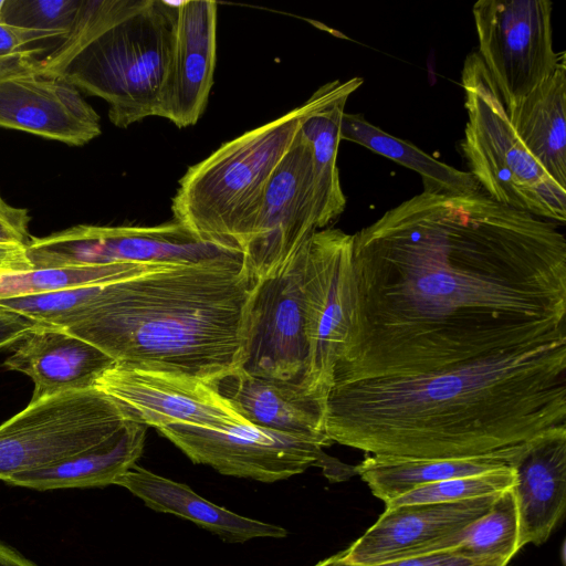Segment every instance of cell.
<instances>
[{"label": "cell", "instance_id": "obj_1", "mask_svg": "<svg viewBox=\"0 0 566 566\" xmlns=\"http://www.w3.org/2000/svg\"><path fill=\"white\" fill-rule=\"evenodd\" d=\"M353 273L333 384L566 340L564 233L482 190L422 191L387 210L353 234Z\"/></svg>", "mask_w": 566, "mask_h": 566}, {"label": "cell", "instance_id": "obj_2", "mask_svg": "<svg viewBox=\"0 0 566 566\" xmlns=\"http://www.w3.org/2000/svg\"><path fill=\"white\" fill-rule=\"evenodd\" d=\"M566 428V340L446 369L333 384L332 442L396 459H467Z\"/></svg>", "mask_w": 566, "mask_h": 566}, {"label": "cell", "instance_id": "obj_3", "mask_svg": "<svg viewBox=\"0 0 566 566\" xmlns=\"http://www.w3.org/2000/svg\"><path fill=\"white\" fill-rule=\"evenodd\" d=\"M258 281L243 256L160 268L106 283L101 308L62 329L117 364L209 382L241 364Z\"/></svg>", "mask_w": 566, "mask_h": 566}, {"label": "cell", "instance_id": "obj_4", "mask_svg": "<svg viewBox=\"0 0 566 566\" xmlns=\"http://www.w3.org/2000/svg\"><path fill=\"white\" fill-rule=\"evenodd\" d=\"M315 103L314 92L304 104L189 167L171 200L174 221L199 240L241 251L268 184Z\"/></svg>", "mask_w": 566, "mask_h": 566}, {"label": "cell", "instance_id": "obj_5", "mask_svg": "<svg viewBox=\"0 0 566 566\" xmlns=\"http://www.w3.org/2000/svg\"><path fill=\"white\" fill-rule=\"evenodd\" d=\"M177 4H145L87 43L59 78L103 98L108 118L126 128L155 116L170 62Z\"/></svg>", "mask_w": 566, "mask_h": 566}, {"label": "cell", "instance_id": "obj_6", "mask_svg": "<svg viewBox=\"0 0 566 566\" xmlns=\"http://www.w3.org/2000/svg\"><path fill=\"white\" fill-rule=\"evenodd\" d=\"M461 82L468 114L461 149L481 190L499 203L564 224L566 189L523 145L478 52L467 56Z\"/></svg>", "mask_w": 566, "mask_h": 566}, {"label": "cell", "instance_id": "obj_7", "mask_svg": "<svg viewBox=\"0 0 566 566\" xmlns=\"http://www.w3.org/2000/svg\"><path fill=\"white\" fill-rule=\"evenodd\" d=\"M132 421L96 387L56 394L0 424V480L44 469L98 448Z\"/></svg>", "mask_w": 566, "mask_h": 566}, {"label": "cell", "instance_id": "obj_8", "mask_svg": "<svg viewBox=\"0 0 566 566\" xmlns=\"http://www.w3.org/2000/svg\"><path fill=\"white\" fill-rule=\"evenodd\" d=\"M193 463L219 473L260 482H275L319 467L331 481H342L355 468L327 455L329 441L254 426L235 424L212 430L191 424H169L157 429Z\"/></svg>", "mask_w": 566, "mask_h": 566}, {"label": "cell", "instance_id": "obj_9", "mask_svg": "<svg viewBox=\"0 0 566 566\" xmlns=\"http://www.w3.org/2000/svg\"><path fill=\"white\" fill-rule=\"evenodd\" d=\"M33 269L138 263L190 265L243 256L235 248L196 238L176 221L151 226L78 224L25 245Z\"/></svg>", "mask_w": 566, "mask_h": 566}, {"label": "cell", "instance_id": "obj_10", "mask_svg": "<svg viewBox=\"0 0 566 566\" xmlns=\"http://www.w3.org/2000/svg\"><path fill=\"white\" fill-rule=\"evenodd\" d=\"M553 3L480 0L472 8L479 55L506 112L545 82L563 52L553 48Z\"/></svg>", "mask_w": 566, "mask_h": 566}, {"label": "cell", "instance_id": "obj_11", "mask_svg": "<svg viewBox=\"0 0 566 566\" xmlns=\"http://www.w3.org/2000/svg\"><path fill=\"white\" fill-rule=\"evenodd\" d=\"M307 241L273 273L259 279L250 300L245 345L238 367L252 376L306 388L310 368L304 290Z\"/></svg>", "mask_w": 566, "mask_h": 566}, {"label": "cell", "instance_id": "obj_12", "mask_svg": "<svg viewBox=\"0 0 566 566\" xmlns=\"http://www.w3.org/2000/svg\"><path fill=\"white\" fill-rule=\"evenodd\" d=\"M304 290L310 345L307 388L327 399L354 305L353 234L336 228L312 234L306 244Z\"/></svg>", "mask_w": 566, "mask_h": 566}, {"label": "cell", "instance_id": "obj_13", "mask_svg": "<svg viewBox=\"0 0 566 566\" xmlns=\"http://www.w3.org/2000/svg\"><path fill=\"white\" fill-rule=\"evenodd\" d=\"M95 387L129 420L146 427L182 423L221 430L249 423L209 382L186 374L116 364Z\"/></svg>", "mask_w": 566, "mask_h": 566}, {"label": "cell", "instance_id": "obj_14", "mask_svg": "<svg viewBox=\"0 0 566 566\" xmlns=\"http://www.w3.org/2000/svg\"><path fill=\"white\" fill-rule=\"evenodd\" d=\"M317 230L312 155L300 129L268 184L241 248L244 263L256 279H262L279 269Z\"/></svg>", "mask_w": 566, "mask_h": 566}, {"label": "cell", "instance_id": "obj_15", "mask_svg": "<svg viewBox=\"0 0 566 566\" xmlns=\"http://www.w3.org/2000/svg\"><path fill=\"white\" fill-rule=\"evenodd\" d=\"M0 127L72 146L87 144L102 133L98 114L76 87L40 74L34 66L0 74Z\"/></svg>", "mask_w": 566, "mask_h": 566}, {"label": "cell", "instance_id": "obj_16", "mask_svg": "<svg viewBox=\"0 0 566 566\" xmlns=\"http://www.w3.org/2000/svg\"><path fill=\"white\" fill-rule=\"evenodd\" d=\"M496 496L388 506L340 556L367 566L429 555L434 545L484 515Z\"/></svg>", "mask_w": 566, "mask_h": 566}, {"label": "cell", "instance_id": "obj_17", "mask_svg": "<svg viewBox=\"0 0 566 566\" xmlns=\"http://www.w3.org/2000/svg\"><path fill=\"white\" fill-rule=\"evenodd\" d=\"M217 57V3L189 0L177 4L172 53L155 116L179 128L203 114L213 84Z\"/></svg>", "mask_w": 566, "mask_h": 566}, {"label": "cell", "instance_id": "obj_18", "mask_svg": "<svg viewBox=\"0 0 566 566\" xmlns=\"http://www.w3.org/2000/svg\"><path fill=\"white\" fill-rule=\"evenodd\" d=\"M2 366L31 378L30 402L74 390L94 388L117 363L93 344L53 326L38 324L17 343Z\"/></svg>", "mask_w": 566, "mask_h": 566}, {"label": "cell", "instance_id": "obj_19", "mask_svg": "<svg viewBox=\"0 0 566 566\" xmlns=\"http://www.w3.org/2000/svg\"><path fill=\"white\" fill-rule=\"evenodd\" d=\"M209 384L249 423L333 443L325 431L327 399L308 388L234 368Z\"/></svg>", "mask_w": 566, "mask_h": 566}, {"label": "cell", "instance_id": "obj_20", "mask_svg": "<svg viewBox=\"0 0 566 566\" xmlns=\"http://www.w3.org/2000/svg\"><path fill=\"white\" fill-rule=\"evenodd\" d=\"M518 548L546 542L566 507V428L530 442L514 461Z\"/></svg>", "mask_w": 566, "mask_h": 566}, {"label": "cell", "instance_id": "obj_21", "mask_svg": "<svg viewBox=\"0 0 566 566\" xmlns=\"http://www.w3.org/2000/svg\"><path fill=\"white\" fill-rule=\"evenodd\" d=\"M115 485L125 488L154 511L189 520L223 541L241 543L259 537L283 538L287 535L284 527L234 513L203 499L188 485L137 464L118 478Z\"/></svg>", "mask_w": 566, "mask_h": 566}, {"label": "cell", "instance_id": "obj_22", "mask_svg": "<svg viewBox=\"0 0 566 566\" xmlns=\"http://www.w3.org/2000/svg\"><path fill=\"white\" fill-rule=\"evenodd\" d=\"M363 83V77L355 76L324 84L315 91L316 103L301 124L312 155L318 230L337 219L346 207L337 167L340 124L349 96Z\"/></svg>", "mask_w": 566, "mask_h": 566}, {"label": "cell", "instance_id": "obj_23", "mask_svg": "<svg viewBox=\"0 0 566 566\" xmlns=\"http://www.w3.org/2000/svg\"><path fill=\"white\" fill-rule=\"evenodd\" d=\"M523 145L566 189V56L538 87L506 112Z\"/></svg>", "mask_w": 566, "mask_h": 566}, {"label": "cell", "instance_id": "obj_24", "mask_svg": "<svg viewBox=\"0 0 566 566\" xmlns=\"http://www.w3.org/2000/svg\"><path fill=\"white\" fill-rule=\"evenodd\" d=\"M146 426L129 421L107 443L54 465L23 472L6 483L38 491L101 488L115 484L142 455Z\"/></svg>", "mask_w": 566, "mask_h": 566}, {"label": "cell", "instance_id": "obj_25", "mask_svg": "<svg viewBox=\"0 0 566 566\" xmlns=\"http://www.w3.org/2000/svg\"><path fill=\"white\" fill-rule=\"evenodd\" d=\"M530 443V442H528ZM467 459H396L367 454L355 472L385 504L419 486L512 467L528 444Z\"/></svg>", "mask_w": 566, "mask_h": 566}, {"label": "cell", "instance_id": "obj_26", "mask_svg": "<svg viewBox=\"0 0 566 566\" xmlns=\"http://www.w3.org/2000/svg\"><path fill=\"white\" fill-rule=\"evenodd\" d=\"M340 139L359 144L416 171L422 178L424 192L463 196L481 191L469 171L449 166L413 144L394 137L369 123L361 114L344 113Z\"/></svg>", "mask_w": 566, "mask_h": 566}, {"label": "cell", "instance_id": "obj_27", "mask_svg": "<svg viewBox=\"0 0 566 566\" xmlns=\"http://www.w3.org/2000/svg\"><path fill=\"white\" fill-rule=\"evenodd\" d=\"M443 551H453L470 559L509 564L520 551L518 515L512 488L497 494L484 515L434 545L430 554Z\"/></svg>", "mask_w": 566, "mask_h": 566}, {"label": "cell", "instance_id": "obj_28", "mask_svg": "<svg viewBox=\"0 0 566 566\" xmlns=\"http://www.w3.org/2000/svg\"><path fill=\"white\" fill-rule=\"evenodd\" d=\"M166 266L174 265L114 263L66 265L0 273V300L109 283Z\"/></svg>", "mask_w": 566, "mask_h": 566}, {"label": "cell", "instance_id": "obj_29", "mask_svg": "<svg viewBox=\"0 0 566 566\" xmlns=\"http://www.w3.org/2000/svg\"><path fill=\"white\" fill-rule=\"evenodd\" d=\"M146 0H83L77 22L69 38L49 56L35 64L45 76L59 78L69 62L94 38L130 15Z\"/></svg>", "mask_w": 566, "mask_h": 566}, {"label": "cell", "instance_id": "obj_30", "mask_svg": "<svg viewBox=\"0 0 566 566\" xmlns=\"http://www.w3.org/2000/svg\"><path fill=\"white\" fill-rule=\"evenodd\" d=\"M82 1L6 0L2 21L13 27L40 33L44 41L43 54L40 60L42 61L71 34L77 22Z\"/></svg>", "mask_w": 566, "mask_h": 566}, {"label": "cell", "instance_id": "obj_31", "mask_svg": "<svg viewBox=\"0 0 566 566\" xmlns=\"http://www.w3.org/2000/svg\"><path fill=\"white\" fill-rule=\"evenodd\" d=\"M514 480L512 467L448 479L411 490L386 503V507L402 504L457 502L494 495L511 489Z\"/></svg>", "mask_w": 566, "mask_h": 566}, {"label": "cell", "instance_id": "obj_32", "mask_svg": "<svg viewBox=\"0 0 566 566\" xmlns=\"http://www.w3.org/2000/svg\"><path fill=\"white\" fill-rule=\"evenodd\" d=\"M42 38L36 31L0 21V74L18 67L34 66Z\"/></svg>", "mask_w": 566, "mask_h": 566}, {"label": "cell", "instance_id": "obj_33", "mask_svg": "<svg viewBox=\"0 0 566 566\" xmlns=\"http://www.w3.org/2000/svg\"><path fill=\"white\" fill-rule=\"evenodd\" d=\"M315 566H365L345 562L340 553L324 559ZM367 566H507L506 563L497 560H476L458 555L453 551H443L421 557L401 559L384 564Z\"/></svg>", "mask_w": 566, "mask_h": 566}, {"label": "cell", "instance_id": "obj_34", "mask_svg": "<svg viewBox=\"0 0 566 566\" xmlns=\"http://www.w3.org/2000/svg\"><path fill=\"white\" fill-rule=\"evenodd\" d=\"M27 209L9 205L0 196V245L25 247L30 239Z\"/></svg>", "mask_w": 566, "mask_h": 566}, {"label": "cell", "instance_id": "obj_35", "mask_svg": "<svg viewBox=\"0 0 566 566\" xmlns=\"http://www.w3.org/2000/svg\"><path fill=\"white\" fill-rule=\"evenodd\" d=\"M38 324L0 305V348L17 344Z\"/></svg>", "mask_w": 566, "mask_h": 566}, {"label": "cell", "instance_id": "obj_36", "mask_svg": "<svg viewBox=\"0 0 566 566\" xmlns=\"http://www.w3.org/2000/svg\"><path fill=\"white\" fill-rule=\"evenodd\" d=\"M33 270L27 255L25 247L0 245V273Z\"/></svg>", "mask_w": 566, "mask_h": 566}, {"label": "cell", "instance_id": "obj_37", "mask_svg": "<svg viewBox=\"0 0 566 566\" xmlns=\"http://www.w3.org/2000/svg\"><path fill=\"white\" fill-rule=\"evenodd\" d=\"M0 566H38L20 552L0 541Z\"/></svg>", "mask_w": 566, "mask_h": 566}, {"label": "cell", "instance_id": "obj_38", "mask_svg": "<svg viewBox=\"0 0 566 566\" xmlns=\"http://www.w3.org/2000/svg\"><path fill=\"white\" fill-rule=\"evenodd\" d=\"M6 0H0V21H2V12Z\"/></svg>", "mask_w": 566, "mask_h": 566}]
</instances>
